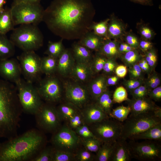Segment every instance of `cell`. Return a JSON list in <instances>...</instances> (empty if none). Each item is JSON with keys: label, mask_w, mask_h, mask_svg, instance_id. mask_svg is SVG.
<instances>
[{"label": "cell", "mask_w": 161, "mask_h": 161, "mask_svg": "<svg viewBox=\"0 0 161 161\" xmlns=\"http://www.w3.org/2000/svg\"><path fill=\"white\" fill-rule=\"evenodd\" d=\"M95 13L91 0H54L44 10L43 21L61 39L79 40L91 31Z\"/></svg>", "instance_id": "1"}, {"label": "cell", "mask_w": 161, "mask_h": 161, "mask_svg": "<svg viewBox=\"0 0 161 161\" xmlns=\"http://www.w3.org/2000/svg\"><path fill=\"white\" fill-rule=\"evenodd\" d=\"M22 111L16 85L0 79V137H14Z\"/></svg>", "instance_id": "2"}, {"label": "cell", "mask_w": 161, "mask_h": 161, "mask_svg": "<svg viewBox=\"0 0 161 161\" xmlns=\"http://www.w3.org/2000/svg\"><path fill=\"white\" fill-rule=\"evenodd\" d=\"M44 142L43 135L35 129L8 139L1 145L0 161L31 160L42 149Z\"/></svg>", "instance_id": "3"}, {"label": "cell", "mask_w": 161, "mask_h": 161, "mask_svg": "<svg viewBox=\"0 0 161 161\" xmlns=\"http://www.w3.org/2000/svg\"><path fill=\"white\" fill-rule=\"evenodd\" d=\"M122 123L121 137L132 140L136 136L161 123V109L154 112L130 114Z\"/></svg>", "instance_id": "4"}, {"label": "cell", "mask_w": 161, "mask_h": 161, "mask_svg": "<svg viewBox=\"0 0 161 161\" xmlns=\"http://www.w3.org/2000/svg\"><path fill=\"white\" fill-rule=\"evenodd\" d=\"M10 39L15 47L23 51H35L44 43L43 35L38 25L32 24H21L14 28Z\"/></svg>", "instance_id": "5"}, {"label": "cell", "mask_w": 161, "mask_h": 161, "mask_svg": "<svg viewBox=\"0 0 161 161\" xmlns=\"http://www.w3.org/2000/svg\"><path fill=\"white\" fill-rule=\"evenodd\" d=\"M15 84L22 111L35 115L43 103L36 87L21 78Z\"/></svg>", "instance_id": "6"}, {"label": "cell", "mask_w": 161, "mask_h": 161, "mask_svg": "<svg viewBox=\"0 0 161 161\" xmlns=\"http://www.w3.org/2000/svg\"><path fill=\"white\" fill-rule=\"evenodd\" d=\"M10 8L15 26L24 24L38 25L43 21L44 10L40 3L13 4Z\"/></svg>", "instance_id": "7"}, {"label": "cell", "mask_w": 161, "mask_h": 161, "mask_svg": "<svg viewBox=\"0 0 161 161\" xmlns=\"http://www.w3.org/2000/svg\"><path fill=\"white\" fill-rule=\"evenodd\" d=\"M122 122L109 117L89 125L95 137L102 143H114L121 137Z\"/></svg>", "instance_id": "8"}, {"label": "cell", "mask_w": 161, "mask_h": 161, "mask_svg": "<svg viewBox=\"0 0 161 161\" xmlns=\"http://www.w3.org/2000/svg\"><path fill=\"white\" fill-rule=\"evenodd\" d=\"M21 68L22 74L27 81L32 83L38 82L42 73L41 58L34 51H23L17 57Z\"/></svg>", "instance_id": "9"}, {"label": "cell", "mask_w": 161, "mask_h": 161, "mask_svg": "<svg viewBox=\"0 0 161 161\" xmlns=\"http://www.w3.org/2000/svg\"><path fill=\"white\" fill-rule=\"evenodd\" d=\"M128 143L132 158L143 161L161 160V146L156 142L149 141L138 142L130 140Z\"/></svg>", "instance_id": "10"}, {"label": "cell", "mask_w": 161, "mask_h": 161, "mask_svg": "<svg viewBox=\"0 0 161 161\" xmlns=\"http://www.w3.org/2000/svg\"><path fill=\"white\" fill-rule=\"evenodd\" d=\"M53 133L51 142L56 149L75 153L81 144L80 138L68 126L60 127Z\"/></svg>", "instance_id": "11"}, {"label": "cell", "mask_w": 161, "mask_h": 161, "mask_svg": "<svg viewBox=\"0 0 161 161\" xmlns=\"http://www.w3.org/2000/svg\"><path fill=\"white\" fill-rule=\"evenodd\" d=\"M38 82L36 88L42 100L51 104L61 100L63 92L62 86L59 78L55 74L46 75Z\"/></svg>", "instance_id": "12"}, {"label": "cell", "mask_w": 161, "mask_h": 161, "mask_svg": "<svg viewBox=\"0 0 161 161\" xmlns=\"http://www.w3.org/2000/svg\"><path fill=\"white\" fill-rule=\"evenodd\" d=\"M35 115L37 126L43 130L54 133L60 127L61 121L56 107L52 104L43 103Z\"/></svg>", "instance_id": "13"}, {"label": "cell", "mask_w": 161, "mask_h": 161, "mask_svg": "<svg viewBox=\"0 0 161 161\" xmlns=\"http://www.w3.org/2000/svg\"><path fill=\"white\" fill-rule=\"evenodd\" d=\"M64 91L66 101L80 109L90 103L92 98L87 87L79 82L75 81L66 82Z\"/></svg>", "instance_id": "14"}, {"label": "cell", "mask_w": 161, "mask_h": 161, "mask_svg": "<svg viewBox=\"0 0 161 161\" xmlns=\"http://www.w3.org/2000/svg\"><path fill=\"white\" fill-rule=\"evenodd\" d=\"M22 72L17 59L10 58L0 60V76L7 81L15 83L21 78Z\"/></svg>", "instance_id": "15"}, {"label": "cell", "mask_w": 161, "mask_h": 161, "mask_svg": "<svg viewBox=\"0 0 161 161\" xmlns=\"http://www.w3.org/2000/svg\"><path fill=\"white\" fill-rule=\"evenodd\" d=\"M126 101L131 109V114L154 112L161 109V107L148 96L137 99H129Z\"/></svg>", "instance_id": "16"}, {"label": "cell", "mask_w": 161, "mask_h": 161, "mask_svg": "<svg viewBox=\"0 0 161 161\" xmlns=\"http://www.w3.org/2000/svg\"><path fill=\"white\" fill-rule=\"evenodd\" d=\"M85 123L89 126L109 116L95 102L89 103L80 109Z\"/></svg>", "instance_id": "17"}, {"label": "cell", "mask_w": 161, "mask_h": 161, "mask_svg": "<svg viewBox=\"0 0 161 161\" xmlns=\"http://www.w3.org/2000/svg\"><path fill=\"white\" fill-rule=\"evenodd\" d=\"M75 62L72 50L65 49L58 58L56 73L63 77L69 76Z\"/></svg>", "instance_id": "18"}, {"label": "cell", "mask_w": 161, "mask_h": 161, "mask_svg": "<svg viewBox=\"0 0 161 161\" xmlns=\"http://www.w3.org/2000/svg\"><path fill=\"white\" fill-rule=\"evenodd\" d=\"M126 140L120 137L113 144L110 161H130L132 158Z\"/></svg>", "instance_id": "19"}, {"label": "cell", "mask_w": 161, "mask_h": 161, "mask_svg": "<svg viewBox=\"0 0 161 161\" xmlns=\"http://www.w3.org/2000/svg\"><path fill=\"white\" fill-rule=\"evenodd\" d=\"M107 76L104 74L92 78L87 87L92 99L95 101L103 93L108 89L107 83Z\"/></svg>", "instance_id": "20"}, {"label": "cell", "mask_w": 161, "mask_h": 161, "mask_svg": "<svg viewBox=\"0 0 161 161\" xmlns=\"http://www.w3.org/2000/svg\"><path fill=\"white\" fill-rule=\"evenodd\" d=\"M94 75L89 64L75 61L69 76L75 81L83 83L89 81Z\"/></svg>", "instance_id": "21"}, {"label": "cell", "mask_w": 161, "mask_h": 161, "mask_svg": "<svg viewBox=\"0 0 161 161\" xmlns=\"http://www.w3.org/2000/svg\"><path fill=\"white\" fill-rule=\"evenodd\" d=\"M126 25L121 20L112 16L108 22L107 38L122 40L126 32Z\"/></svg>", "instance_id": "22"}, {"label": "cell", "mask_w": 161, "mask_h": 161, "mask_svg": "<svg viewBox=\"0 0 161 161\" xmlns=\"http://www.w3.org/2000/svg\"><path fill=\"white\" fill-rule=\"evenodd\" d=\"M105 38L91 31L80 39L78 42L91 51L97 52L102 47Z\"/></svg>", "instance_id": "23"}, {"label": "cell", "mask_w": 161, "mask_h": 161, "mask_svg": "<svg viewBox=\"0 0 161 161\" xmlns=\"http://www.w3.org/2000/svg\"><path fill=\"white\" fill-rule=\"evenodd\" d=\"M119 41L105 38L103 44L97 52L107 58L116 59L120 55L118 51Z\"/></svg>", "instance_id": "24"}, {"label": "cell", "mask_w": 161, "mask_h": 161, "mask_svg": "<svg viewBox=\"0 0 161 161\" xmlns=\"http://www.w3.org/2000/svg\"><path fill=\"white\" fill-rule=\"evenodd\" d=\"M71 50L77 62L89 64L93 56L91 51L78 42L73 44Z\"/></svg>", "instance_id": "25"}, {"label": "cell", "mask_w": 161, "mask_h": 161, "mask_svg": "<svg viewBox=\"0 0 161 161\" xmlns=\"http://www.w3.org/2000/svg\"><path fill=\"white\" fill-rule=\"evenodd\" d=\"M15 25L10 8H5L0 11V33L4 35L13 30Z\"/></svg>", "instance_id": "26"}, {"label": "cell", "mask_w": 161, "mask_h": 161, "mask_svg": "<svg viewBox=\"0 0 161 161\" xmlns=\"http://www.w3.org/2000/svg\"><path fill=\"white\" fill-rule=\"evenodd\" d=\"M15 46L6 35L0 33V60L11 58L15 53Z\"/></svg>", "instance_id": "27"}, {"label": "cell", "mask_w": 161, "mask_h": 161, "mask_svg": "<svg viewBox=\"0 0 161 161\" xmlns=\"http://www.w3.org/2000/svg\"><path fill=\"white\" fill-rule=\"evenodd\" d=\"M61 121H67L70 118L80 111V109L72 103L66 101L56 107Z\"/></svg>", "instance_id": "28"}, {"label": "cell", "mask_w": 161, "mask_h": 161, "mask_svg": "<svg viewBox=\"0 0 161 161\" xmlns=\"http://www.w3.org/2000/svg\"><path fill=\"white\" fill-rule=\"evenodd\" d=\"M95 102L109 116L113 109L114 103L112 93L108 89L98 97Z\"/></svg>", "instance_id": "29"}, {"label": "cell", "mask_w": 161, "mask_h": 161, "mask_svg": "<svg viewBox=\"0 0 161 161\" xmlns=\"http://www.w3.org/2000/svg\"><path fill=\"white\" fill-rule=\"evenodd\" d=\"M160 140L161 123L154 126L136 136L132 140Z\"/></svg>", "instance_id": "30"}, {"label": "cell", "mask_w": 161, "mask_h": 161, "mask_svg": "<svg viewBox=\"0 0 161 161\" xmlns=\"http://www.w3.org/2000/svg\"><path fill=\"white\" fill-rule=\"evenodd\" d=\"M58 58L47 55L41 58V69L42 73L46 75L55 74L56 72Z\"/></svg>", "instance_id": "31"}, {"label": "cell", "mask_w": 161, "mask_h": 161, "mask_svg": "<svg viewBox=\"0 0 161 161\" xmlns=\"http://www.w3.org/2000/svg\"><path fill=\"white\" fill-rule=\"evenodd\" d=\"M143 56L138 50V49H134L121 54L119 58L125 65L129 68L138 64Z\"/></svg>", "instance_id": "32"}, {"label": "cell", "mask_w": 161, "mask_h": 161, "mask_svg": "<svg viewBox=\"0 0 161 161\" xmlns=\"http://www.w3.org/2000/svg\"><path fill=\"white\" fill-rule=\"evenodd\" d=\"M113 143H102L99 150L96 153L95 161H110L112 152Z\"/></svg>", "instance_id": "33"}, {"label": "cell", "mask_w": 161, "mask_h": 161, "mask_svg": "<svg viewBox=\"0 0 161 161\" xmlns=\"http://www.w3.org/2000/svg\"><path fill=\"white\" fill-rule=\"evenodd\" d=\"M63 40L61 39L56 42L49 41L44 54L58 58L65 49L63 44Z\"/></svg>", "instance_id": "34"}, {"label": "cell", "mask_w": 161, "mask_h": 161, "mask_svg": "<svg viewBox=\"0 0 161 161\" xmlns=\"http://www.w3.org/2000/svg\"><path fill=\"white\" fill-rule=\"evenodd\" d=\"M89 64L94 75L102 71L107 58L103 55L96 52Z\"/></svg>", "instance_id": "35"}, {"label": "cell", "mask_w": 161, "mask_h": 161, "mask_svg": "<svg viewBox=\"0 0 161 161\" xmlns=\"http://www.w3.org/2000/svg\"><path fill=\"white\" fill-rule=\"evenodd\" d=\"M130 112L131 109L129 106H121L112 109L109 116L123 122L127 118Z\"/></svg>", "instance_id": "36"}, {"label": "cell", "mask_w": 161, "mask_h": 161, "mask_svg": "<svg viewBox=\"0 0 161 161\" xmlns=\"http://www.w3.org/2000/svg\"><path fill=\"white\" fill-rule=\"evenodd\" d=\"M109 18L98 22H94L92 24L90 29L95 34L104 38H107L108 24Z\"/></svg>", "instance_id": "37"}, {"label": "cell", "mask_w": 161, "mask_h": 161, "mask_svg": "<svg viewBox=\"0 0 161 161\" xmlns=\"http://www.w3.org/2000/svg\"><path fill=\"white\" fill-rule=\"evenodd\" d=\"M53 148L52 161H75L74 153Z\"/></svg>", "instance_id": "38"}, {"label": "cell", "mask_w": 161, "mask_h": 161, "mask_svg": "<svg viewBox=\"0 0 161 161\" xmlns=\"http://www.w3.org/2000/svg\"><path fill=\"white\" fill-rule=\"evenodd\" d=\"M80 138V143L83 147L92 152L96 153L102 143L96 138Z\"/></svg>", "instance_id": "39"}, {"label": "cell", "mask_w": 161, "mask_h": 161, "mask_svg": "<svg viewBox=\"0 0 161 161\" xmlns=\"http://www.w3.org/2000/svg\"><path fill=\"white\" fill-rule=\"evenodd\" d=\"M161 80L160 76L154 70L148 75L147 78H145L143 84L148 91L159 86Z\"/></svg>", "instance_id": "40"}, {"label": "cell", "mask_w": 161, "mask_h": 161, "mask_svg": "<svg viewBox=\"0 0 161 161\" xmlns=\"http://www.w3.org/2000/svg\"><path fill=\"white\" fill-rule=\"evenodd\" d=\"M53 148V147L49 146L44 148L30 160L52 161Z\"/></svg>", "instance_id": "41"}, {"label": "cell", "mask_w": 161, "mask_h": 161, "mask_svg": "<svg viewBox=\"0 0 161 161\" xmlns=\"http://www.w3.org/2000/svg\"><path fill=\"white\" fill-rule=\"evenodd\" d=\"M76 151V152L74 153L75 161H95V155L84 147L81 149H78Z\"/></svg>", "instance_id": "42"}, {"label": "cell", "mask_w": 161, "mask_h": 161, "mask_svg": "<svg viewBox=\"0 0 161 161\" xmlns=\"http://www.w3.org/2000/svg\"><path fill=\"white\" fill-rule=\"evenodd\" d=\"M129 99L127 91L122 86L117 87L112 95V99L114 103H120L124 101H126Z\"/></svg>", "instance_id": "43"}, {"label": "cell", "mask_w": 161, "mask_h": 161, "mask_svg": "<svg viewBox=\"0 0 161 161\" xmlns=\"http://www.w3.org/2000/svg\"><path fill=\"white\" fill-rule=\"evenodd\" d=\"M144 53V57L152 70H155L157 61V55L155 49L153 47Z\"/></svg>", "instance_id": "44"}, {"label": "cell", "mask_w": 161, "mask_h": 161, "mask_svg": "<svg viewBox=\"0 0 161 161\" xmlns=\"http://www.w3.org/2000/svg\"><path fill=\"white\" fill-rule=\"evenodd\" d=\"M68 126L73 130L85 123L80 111L70 118L67 121Z\"/></svg>", "instance_id": "45"}, {"label": "cell", "mask_w": 161, "mask_h": 161, "mask_svg": "<svg viewBox=\"0 0 161 161\" xmlns=\"http://www.w3.org/2000/svg\"><path fill=\"white\" fill-rule=\"evenodd\" d=\"M118 65L116 60L113 58H107L102 70L103 74L107 76L115 73V69Z\"/></svg>", "instance_id": "46"}, {"label": "cell", "mask_w": 161, "mask_h": 161, "mask_svg": "<svg viewBox=\"0 0 161 161\" xmlns=\"http://www.w3.org/2000/svg\"><path fill=\"white\" fill-rule=\"evenodd\" d=\"M144 79L129 78L125 80L123 82V84L127 91L129 92L144 84Z\"/></svg>", "instance_id": "47"}, {"label": "cell", "mask_w": 161, "mask_h": 161, "mask_svg": "<svg viewBox=\"0 0 161 161\" xmlns=\"http://www.w3.org/2000/svg\"><path fill=\"white\" fill-rule=\"evenodd\" d=\"M74 130L80 138H96L88 126L86 124L76 128Z\"/></svg>", "instance_id": "48"}, {"label": "cell", "mask_w": 161, "mask_h": 161, "mask_svg": "<svg viewBox=\"0 0 161 161\" xmlns=\"http://www.w3.org/2000/svg\"><path fill=\"white\" fill-rule=\"evenodd\" d=\"M138 30L141 38L148 40H152L155 35V32L152 29L145 25H140Z\"/></svg>", "instance_id": "49"}, {"label": "cell", "mask_w": 161, "mask_h": 161, "mask_svg": "<svg viewBox=\"0 0 161 161\" xmlns=\"http://www.w3.org/2000/svg\"><path fill=\"white\" fill-rule=\"evenodd\" d=\"M125 42L134 49H138L139 40L131 32H126L123 37Z\"/></svg>", "instance_id": "50"}, {"label": "cell", "mask_w": 161, "mask_h": 161, "mask_svg": "<svg viewBox=\"0 0 161 161\" xmlns=\"http://www.w3.org/2000/svg\"><path fill=\"white\" fill-rule=\"evenodd\" d=\"M128 71L129 78L145 79L144 73L142 71L138 64L128 68Z\"/></svg>", "instance_id": "51"}, {"label": "cell", "mask_w": 161, "mask_h": 161, "mask_svg": "<svg viewBox=\"0 0 161 161\" xmlns=\"http://www.w3.org/2000/svg\"><path fill=\"white\" fill-rule=\"evenodd\" d=\"M147 96L152 100L156 101H160L161 100V86L157 87L148 91Z\"/></svg>", "instance_id": "52"}, {"label": "cell", "mask_w": 161, "mask_h": 161, "mask_svg": "<svg viewBox=\"0 0 161 161\" xmlns=\"http://www.w3.org/2000/svg\"><path fill=\"white\" fill-rule=\"evenodd\" d=\"M153 47V44L150 41L141 38L139 40L138 49H140L144 53Z\"/></svg>", "instance_id": "53"}, {"label": "cell", "mask_w": 161, "mask_h": 161, "mask_svg": "<svg viewBox=\"0 0 161 161\" xmlns=\"http://www.w3.org/2000/svg\"><path fill=\"white\" fill-rule=\"evenodd\" d=\"M138 64L143 72L144 74H147L148 75L153 71L144 56L139 61Z\"/></svg>", "instance_id": "54"}, {"label": "cell", "mask_w": 161, "mask_h": 161, "mask_svg": "<svg viewBox=\"0 0 161 161\" xmlns=\"http://www.w3.org/2000/svg\"><path fill=\"white\" fill-rule=\"evenodd\" d=\"M128 72L127 67L125 65H118L116 67L115 74L119 78H124Z\"/></svg>", "instance_id": "55"}, {"label": "cell", "mask_w": 161, "mask_h": 161, "mask_svg": "<svg viewBox=\"0 0 161 161\" xmlns=\"http://www.w3.org/2000/svg\"><path fill=\"white\" fill-rule=\"evenodd\" d=\"M134 49L125 42L119 41L118 46V51L120 55L129 51Z\"/></svg>", "instance_id": "56"}, {"label": "cell", "mask_w": 161, "mask_h": 161, "mask_svg": "<svg viewBox=\"0 0 161 161\" xmlns=\"http://www.w3.org/2000/svg\"><path fill=\"white\" fill-rule=\"evenodd\" d=\"M119 78L116 75L107 76V83L108 86L115 85L118 81Z\"/></svg>", "instance_id": "57"}, {"label": "cell", "mask_w": 161, "mask_h": 161, "mask_svg": "<svg viewBox=\"0 0 161 161\" xmlns=\"http://www.w3.org/2000/svg\"><path fill=\"white\" fill-rule=\"evenodd\" d=\"M129 92L133 98L137 99L145 97L141 92L138 87Z\"/></svg>", "instance_id": "58"}, {"label": "cell", "mask_w": 161, "mask_h": 161, "mask_svg": "<svg viewBox=\"0 0 161 161\" xmlns=\"http://www.w3.org/2000/svg\"><path fill=\"white\" fill-rule=\"evenodd\" d=\"M134 2L144 5H152V0H130Z\"/></svg>", "instance_id": "59"}, {"label": "cell", "mask_w": 161, "mask_h": 161, "mask_svg": "<svg viewBox=\"0 0 161 161\" xmlns=\"http://www.w3.org/2000/svg\"><path fill=\"white\" fill-rule=\"evenodd\" d=\"M41 0H13V4L19 3H40Z\"/></svg>", "instance_id": "60"}, {"label": "cell", "mask_w": 161, "mask_h": 161, "mask_svg": "<svg viewBox=\"0 0 161 161\" xmlns=\"http://www.w3.org/2000/svg\"><path fill=\"white\" fill-rule=\"evenodd\" d=\"M6 0H0V11L4 9L3 6L5 4Z\"/></svg>", "instance_id": "61"}, {"label": "cell", "mask_w": 161, "mask_h": 161, "mask_svg": "<svg viewBox=\"0 0 161 161\" xmlns=\"http://www.w3.org/2000/svg\"><path fill=\"white\" fill-rule=\"evenodd\" d=\"M1 144H0V146H1Z\"/></svg>", "instance_id": "62"}]
</instances>
